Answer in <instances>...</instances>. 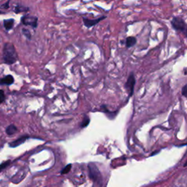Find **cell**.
Wrapping results in <instances>:
<instances>
[{
	"mask_svg": "<svg viewBox=\"0 0 187 187\" xmlns=\"http://www.w3.org/2000/svg\"><path fill=\"white\" fill-rule=\"evenodd\" d=\"M89 122H90L89 118V117L86 116L84 118V119L83 120V121H82V123H81V127L83 128V127H86V126H87L88 125H89Z\"/></svg>",
	"mask_w": 187,
	"mask_h": 187,
	"instance_id": "16",
	"label": "cell"
},
{
	"mask_svg": "<svg viewBox=\"0 0 187 187\" xmlns=\"http://www.w3.org/2000/svg\"><path fill=\"white\" fill-rule=\"evenodd\" d=\"M105 18H106V16H102L99 18L94 19V20H92V19H88L86 18H83V23H84V26L86 27H87V28H91V27L95 26V25H97V23H99L101 21L104 20Z\"/></svg>",
	"mask_w": 187,
	"mask_h": 187,
	"instance_id": "6",
	"label": "cell"
},
{
	"mask_svg": "<svg viewBox=\"0 0 187 187\" xmlns=\"http://www.w3.org/2000/svg\"><path fill=\"white\" fill-rule=\"evenodd\" d=\"M17 130L18 129L16 126L13 125V124H11V125H9L7 127V129H6V132H7V134H8V135H12V134H15V132H17Z\"/></svg>",
	"mask_w": 187,
	"mask_h": 187,
	"instance_id": "11",
	"label": "cell"
},
{
	"mask_svg": "<svg viewBox=\"0 0 187 187\" xmlns=\"http://www.w3.org/2000/svg\"><path fill=\"white\" fill-rule=\"evenodd\" d=\"M137 42V40L134 37H129L126 39V48H131L134 46Z\"/></svg>",
	"mask_w": 187,
	"mask_h": 187,
	"instance_id": "10",
	"label": "cell"
},
{
	"mask_svg": "<svg viewBox=\"0 0 187 187\" xmlns=\"http://www.w3.org/2000/svg\"><path fill=\"white\" fill-rule=\"evenodd\" d=\"M10 162H11L10 160H7V161H5V162L2 163L1 165H0V173H1L4 169H5L6 167H8V165L10 164Z\"/></svg>",
	"mask_w": 187,
	"mask_h": 187,
	"instance_id": "14",
	"label": "cell"
},
{
	"mask_svg": "<svg viewBox=\"0 0 187 187\" xmlns=\"http://www.w3.org/2000/svg\"><path fill=\"white\" fill-rule=\"evenodd\" d=\"M134 85H135V78H134L133 74L131 73L130 75L129 76L127 81H126L125 85V87L126 88V89H127L129 93V97H131L134 92Z\"/></svg>",
	"mask_w": 187,
	"mask_h": 187,
	"instance_id": "5",
	"label": "cell"
},
{
	"mask_svg": "<svg viewBox=\"0 0 187 187\" xmlns=\"http://www.w3.org/2000/svg\"><path fill=\"white\" fill-rule=\"evenodd\" d=\"M14 26V19H7L4 21V26L7 31L10 30Z\"/></svg>",
	"mask_w": 187,
	"mask_h": 187,
	"instance_id": "9",
	"label": "cell"
},
{
	"mask_svg": "<svg viewBox=\"0 0 187 187\" xmlns=\"http://www.w3.org/2000/svg\"><path fill=\"white\" fill-rule=\"evenodd\" d=\"M22 33L25 35V37H26L27 39H29V40H31V38H32V34H31L30 32H29L28 29H22Z\"/></svg>",
	"mask_w": 187,
	"mask_h": 187,
	"instance_id": "15",
	"label": "cell"
},
{
	"mask_svg": "<svg viewBox=\"0 0 187 187\" xmlns=\"http://www.w3.org/2000/svg\"><path fill=\"white\" fill-rule=\"evenodd\" d=\"M28 8L27 7H24L23 6H16L15 8V13H21V12H25L28 10Z\"/></svg>",
	"mask_w": 187,
	"mask_h": 187,
	"instance_id": "12",
	"label": "cell"
},
{
	"mask_svg": "<svg viewBox=\"0 0 187 187\" xmlns=\"http://www.w3.org/2000/svg\"><path fill=\"white\" fill-rule=\"evenodd\" d=\"M29 138V136L28 135H23V136H21V137H20L19 138H18L17 140H15V141H13L11 142L9 144V146L10 148H15V147H18V145H21V144H23V143H24L26 140L28 139Z\"/></svg>",
	"mask_w": 187,
	"mask_h": 187,
	"instance_id": "7",
	"label": "cell"
},
{
	"mask_svg": "<svg viewBox=\"0 0 187 187\" xmlns=\"http://www.w3.org/2000/svg\"><path fill=\"white\" fill-rule=\"evenodd\" d=\"M9 5H10V0H9L8 2H6L5 4H4V5H2L1 7H2V8H3V9H7L10 7Z\"/></svg>",
	"mask_w": 187,
	"mask_h": 187,
	"instance_id": "19",
	"label": "cell"
},
{
	"mask_svg": "<svg viewBox=\"0 0 187 187\" xmlns=\"http://www.w3.org/2000/svg\"><path fill=\"white\" fill-rule=\"evenodd\" d=\"M21 23H23V25H26V26H32V28H37L38 25V18L35 16H32V15H23V16L21 18Z\"/></svg>",
	"mask_w": 187,
	"mask_h": 187,
	"instance_id": "4",
	"label": "cell"
},
{
	"mask_svg": "<svg viewBox=\"0 0 187 187\" xmlns=\"http://www.w3.org/2000/svg\"><path fill=\"white\" fill-rule=\"evenodd\" d=\"M5 95L3 90H0V104L5 102Z\"/></svg>",
	"mask_w": 187,
	"mask_h": 187,
	"instance_id": "17",
	"label": "cell"
},
{
	"mask_svg": "<svg viewBox=\"0 0 187 187\" xmlns=\"http://www.w3.org/2000/svg\"><path fill=\"white\" fill-rule=\"evenodd\" d=\"M14 83V78L11 75L5 76L3 78H0V85L10 86Z\"/></svg>",
	"mask_w": 187,
	"mask_h": 187,
	"instance_id": "8",
	"label": "cell"
},
{
	"mask_svg": "<svg viewBox=\"0 0 187 187\" xmlns=\"http://www.w3.org/2000/svg\"><path fill=\"white\" fill-rule=\"evenodd\" d=\"M3 62L7 64H13L18 60V54L15 46L10 42L4 45L2 49Z\"/></svg>",
	"mask_w": 187,
	"mask_h": 187,
	"instance_id": "1",
	"label": "cell"
},
{
	"mask_svg": "<svg viewBox=\"0 0 187 187\" xmlns=\"http://www.w3.org/2000/svg\"><path fill=\"white\" fill-rule=\"evenodd\" d=\"M89 177L91 180L95 182H99L101 180V174L99 169L94 163L89 164Z\"/></svg>",
	"mask_w": 187,
	"mask_h": 187,
	"instance_id": "3",
	"label": "cell"
},
{
	"mask_svg": "<svg viewBox=\"0 0 187 187\" xmlns=\"http://www.w3.org/2000/svg\"><path fill=\"white\" fill-rule=\"evenodd\" d=\"M182 94L185 97H187V84L185 85L182 89Z\"/></svg>",
	"mask_w": 187,
	"mask_h": 187,
	"instance_id": "18",
	"label": "cell"
},
{
	"mask_svg": "<svg viewBox=\"0 0 187 187\" xmlns=\"http://www.w3.org/2000/svg\"><path fill=\"white\" fill-rule=\"evenodd\" d=\"M186 166H187V161H186V163L184 165V167H186Z\"/></svg>",
	"mask_w": 187,
	"mask_h": 187,
	"instance_id": "20",
	"label": "cell"
},
{
	"mask_svg": "<svg viewBox=\"0 0 187 187\" xmlns=\"http://www.w3.org/2000/svg\"><path fill=\"white\" fill-rule=\"evenodd\" d=\"M171 24L174 29L182 33L187 38V24L181 18H173V20L171 21Z\"/></svg>",
	"mask_w": 187,
	"mask_h": 187,
	"instance_id": "2",
	"label": "cell"
},
{
	"mask_svg": "<svg viewBox=\"0 0 187 187\" xmlns=\"http://www.w3.org/2000/svg\"><path fill=\"white\" fill-rule=\"evenodd\" d=\"M71 168H72V165H71V164H70V165H67V166H66L63 169H62V170L61 171V174H62V175L67 174V173L70 172Z\"/></svg>",
	"mask_w": 187,
	"mask_h": 187,
	"instance_id": "13",
	"label": "cell"
}]
</instances>
